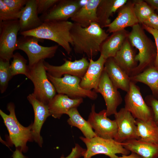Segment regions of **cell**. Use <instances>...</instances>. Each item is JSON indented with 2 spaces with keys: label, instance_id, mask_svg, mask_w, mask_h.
Listing matches in <instances>:
<instances>
[{
  "label": "cell",
  "instance_id": "26",
  "mask_svg": "<svg viewBox=\"0 0 158 158\" xmlns=\"http://www.w3.org/2000/svg\"><path fill=\"white\" fill-rule=\"evenodd\" d=\"M101 0H88L71 18L74 23L83 27L89 26L91 23H97V10Z\"/></svg>",
  "mask_w": 158,
  "mask_h": 158
},
{
  "label": "cell",
  "instance_id": "15",
  "mask_svg": "<svg viewBox=\"0 0 158 158\" xmlns=\"http://www.w3.org/2000/svg\"><path fill=\"white\" fill-rule=\"evenodd\" d=\"M82 6L80 0H59L47 12L39 18L43 22L50 20L67 21Z\"/></svg>",
  "mask_w": 158,
  "mask_h": 158
},
{
  "label": "cell",
  "instance_id": "22",
  "mask_svg": "<svg viewBox=\"0 0 158 158\" xmlns=\"http://www.w3.org/2000/svg\"><path fill=\"white\" fill-rule=\"evenodd\" d=\"M133 47L128 38H127L113 57L119 66L130 77L138 65V62L135 60L136 54Z\"/></svg>",
  "mask_w": 158,
  "mask_h": 158
},
{
  "label": "cell",
  "instance_id": "30",
  "mask_svg": "<svg viewBox=\"0 0 158 158\" xmlns=\"http://www.w3.org/2000/svg\"><path fill=\"white\" fill-rule=\"evenodd\" d=\"M13 60L10 64L11 72L13 76L21 74L29 78L30 69L27 64V61L19 52L14 54Z\"/></svg>",
  "mask_w": 158,
  "mask_h": 158
},
{
  "label": "cell",
  "instance_id": "28",
  "mask_svg": "<svg viewBox=\"0 0 158 158\" xmlns=\"http://www.w3.org/2000/svg\"><path fill=\"white\" fill-rule=\"evenodd\" d=\"M66 114L69 116L67 120L68 124L79 129L85 138H91L97 136L89 122L80 115L77 107L71 109Z\"/></svg>",
  "mask_w": 158,
  "mask_h": 158
},
{
  "label": "cell",
  "instance_id": "31",
  "mask_svg": "<svg viewBox=\"0 0 158 158\" xmlns=\"http://www.w3.org/2000/svg\"><path fill=\"white\" fill-rule=\"evenodd\" d=\"M134 9L139 23L142 24L154 12V10L145 1L133 0Z\"/></svg>",
  "mask_w": 158,
  "mask_h": 158
},
{
  "label": "cell",
  "instance_id": "32",
  "mask_svg": "<svg viewBox=\"0 0 158 158\" xmlns=\"http://www.w3.org/2000/svg\"><path fill=\"white\" fill-rule=\"evenodd\" d=\"M10 61L0 59V90L2 94L6 91L9 81L13 77Z\"/></svg>",
  "mask_w": 158,
  "mask_h": 158
},
{
  "label": "cell",
  "instance_id": "37",
  "mask_svg": "<svg viewBox=\"0 0 158 158\" xmlns=\"http://www.w3.org/2000/svg\"><path fill=\"white\" fill-rule=\"evenodd\" d=\"M142 27L144 29L152 35L155 40L157 54L153 66L158 69V31L144 24H142Z\"/></svg>",
  "mask_w": 158,
  "mask_h": 158
},
{
  "label": "cell",
  "instance_id": "12",
  "mask_svg": "<svg viewBox=\"0 0 158 158\" xmlns=\"http://www.w3.org/2000/svg\"><path fill=\"white\" fill-rule=\"evenodd\" d=\"M87 121L97 136L114 139L117 133V126L115 120H112L107 117L106 109L97 113L95 105H92Z\"/></svg>",
  "mask_w": 158,
  "mask_h": 158
},
{
  "label": "cell",
  "instance_id": "24",
  "mask_svg": "<svg viewBox=\"0 0 158 158\" xmlns=\"http://www.w3.org/2000/svg\"><path fill=\"white\" fill-rule=\"evenodd\" d=\"M129 33L125 29L112 33L101 44L100 55L106 59L114 57L128 38Z\"/></svg>",
  "mask_w": 158,
  "mask_h": 158
},
{
  "label": "cell",
  "instance_id": "29",
  "mask_svg": "<svg viewBox=\"0 0 158 158\" xmlns=\"http://www.w3.org/2000/svg\"><path fill=\"white\" fill-rule=\"evenodd\" d=\"M130 78L131 80L135 83L140 82L147 85L154 95L158 96V69L154 66Z\"/></svg>",
  "mask_w": 158,
  "mask_h": 158
},
{
  "label": "cell",
  "instance_id": "34",
  "mask_svg": "<svg viewBox=\"0 0 158 158\" xmlns=\"http://www.w3.org/2000/svg\"><path fill=\"white\" fill-rule=\"evenodd\" d=\"M38 14H44L47 12L59 0H37Z\"/></svg>",
  "mask_w": 158,
  "mask_h": 158
},
{
  "label": "cell",
  "instance_id": "38",
  "mask_svg": "<svg viewBox=\"0 0 158 158\" xmlns=\"http://www.w3.org/2000/svg\"><path fill=\"white\" fill-rule=\"evenodd\" d=\"M86 151V149L83 148L79 145L76 144L68 156L64 157L62 155L60 158H79L84 156Z\"/></svg>",
  "mask_w": 158,
  "mask_h": 158
},
{
  "label": "cell",
  "instance_id": "11",
  "mask_svg": "<svg viewBox=\"0 0 158 158\" xmlns=\"http://www.w3.org/2000/svg\"><path fill=\"white\" fill-rule=\"evenodd\" d=\"M118 89L113 84L104 68L97 89L94 90L101 94L105 101L107 116L115 115L122 102Z\"/></svg>",
  "mask_w": 158,
  "mask_h": 158
},
{
  "label": "cell",
  "instance_id": "33",
  "mask_svg": "<svg viewBox=\"0 0 158 158\" xmlns=\"http://www.w3.org/2000/svg\"><path fill=\"white\" fill-rule=\"evenodd\" d=\"M20 12L14 11L0 0V22L18 20Z\"/></svg>",
  "mask_w": 158,
  "mask_h": 158
},
{
  "label": "cell",
  "instance_id": "42",
  "mask_svg": "<svg viewBox=\"0 0 158 158\" xmlns=\"http://www.w3.org/2000/svg\"><path fill=\"white\" fill-rule=\"evenodd\" d=\"M118 158H142L141 157L138 155L133 153L131 152L130 154L128 155H122V156L121 157H118Z\"/></svg>",
  "mask_w": 158,
  "mask_h": 158
},
{
  "label": "cell",
  "instance_id": "18",
  "mask_svg": "<svg viewBox=\"0 0 158 158\" xmlns=\"http://www.w3.org/2000/svg\"><path fill=\"white\" fill-rule=\"evenodd\" d=\"M89 64L86 72L81 79L80 86L83 89L88 90H95L97 86L104 68L106 60L100 55L98 59L94 61L89 59Z\"/></svg>",
  "mask_w": 158,
  "mask_h": 158
},
{
  "label": "cell",
  "instance_id": "8",
  "mask_svg": "<svg viewBox=\"0 0 158 158\" xmlns=\"http://www.w3.org/2000/svg\"><path fill=\"white\" fill-rule=\"evenodd\" d=\"M47 77L55 87L58 94L66 95L73 99L88 97L95 100L97 97V93L94 90L83 89L80 85L81 79L75 76L65 74L63 77H53L47 72Z\"/></svg>",
  "mask_w": 158,
  "mask_h": 158
},
{
  "label": "cell",
  "instance_id": "17",
  "mask_svg": "<svg viewBox=\"0 0 158 158\" xmlns=\"http://www.w3.org/2000/svg\"><path fill=\"white\" fill-rule=\"evenodd\" d=\"M118 11L117 16L107 26V32L112 33L139 23L135 13L133 1H128Z\"/></svg>",
  "mask_w": 158,
  "mask_h": 158
},
{
  "label": "cell",
  "instance_id": "3",
  "mask_svg": "<svg viewBox=\"0 0 158 158\" xmlns=\"http://www.w3.org/2000/svg\"><path fill=\"white\" fill-rule=\"evenodd\" d=\"M128 38L133 47L138 50L135 57L138 62L130 77L137 75L152 66L156 58L157 50L153 43L145 34L144 29L139 23L132 27Z\"/></svg>",
  "mask_w": 158,
  "mask_h": 158
},
{
  "label": "cell",
  "instance_id": "21",
  "mask_svg": "<svg viewBox=\"0 0 158 158\" xmlns=\"http://www.w3.org/2000/svg\"><path fill=\"white\" fill-rule=\"evenodd\" d=\"M83 102V98L71 99L66 95L56 94L48 104L51 115L60 118L71 109L77 107Z\"/></svg>",
  "mask_w": 158,
  "mask_h": 158
},
{
  "label": "cell",
  "instance_id": "36",
  "mask_svg": "<svg viewBox=\"0 0 158 158\" xmlns=\"http://www.w3.org/2000/svg\"><path fill=\"white\" fill-rule=\"evenodd\" d=\"M145 100L147 104L151 108L153 113L154 120L158 126V99L147 96Z\"/></svg>",
  "mask_w": 158,
  "mask_h": 158
},
{
  "label": "cell",
  "instance_id": "40",
  "mask_svg": "<svg viewBox=\"0 0 158 158\" xmlns=\"http://www.w3.org/2000/svg\"><path fill=\"white\" fill-rule=\"evenodd\" d=\"M22 150L19 148H16L15 151L13 152L12 157L13 158H26L23 154Z\"/></svg>",
  "mask_w": 158,
  "mask_h": 158
},
{
  "label": "cell",
  "instance_id": "27",
  "mask_svg": "<svg viewBox=\"0 0 158 158\" xmlns=\"http://www.w3.org/2000/svg\"><path fill=\"white\" fill-rule=\"evenodd\" d=\"M137 133L141 140L158 144V126L152 119L146 121L136 119Z\"/></svg>",
  "mask_w": 158,
  "mask_h": 158
},
{
  "label": "cell",
  "instance_id": "6",
  "mask_svg": "<svg viewBox=\"0 0 158 158\" xmlns=\"http://www.w3.org/2000/svg\"><path fill=\"white\" fill-rule=\"evenodd\" d=\"M85 143L87 149L83 158H91L98 154H103L110 158H118L116 154L128 155L130 152L124 148L122 143L114 139H105L97 136L91 138L80 137Z\"/></svg>",
  "mask_w": 158,
  "mask_h": 158
},
{
  "label": "cell",
  "instance_id": "13",
  "mask_svg": "<svg viewBox=\"0 0 158 158\" xmlns=\"http://www.w3.org/2000/svg\"><path fill=\"white\" fill-rule=\"evenodd\" d=\"M63 60L64 63L59 66L51 65L44 60V66L47 72L57 78H61L65 74L77 76L81 79L83 77L89 64V62L86 57H83L74 61L65 59Z\"/></svg>",
  "mask_w": 158,
  "mask_h": 158
},
{
  "label": "cell",
  "instance_id": "9",
  "mask_svg": "<svg viewBox=\"0 0 158 158\" xmlns=\"http://www.w3.org/2000/svg\"><path fill=\"white\" fill-rule=\"evenodd\" d=\"M126 93L124 108L135 118L144 121L154 119L152 109L143 99L140 88L136 83L131 81L129 90Z\"/></svg>",
  "mask_w": 158,
  "mask_h": 158
},
{
  "label": "cell",
  "instance_id": "39",
  "mask_svg": "<svg viewBox=\"0 0 158 158\" xmlns=\"http://www.w3.org/2000/svg\"><path fill=\"white\" fill-rule=\"evenodd\" d=\"M158 31V15L154 13L142 24Z\"/></svg>",
  "mask_w": 158,
  "mask_h": 158
},
{
  "label": "cell",
  "instance_id": "16",
  "mask_svg": "<svg viewBox=\"0 0 158 158\" xmlns=\"http://www.w3.org/2000/svg\"><path fill=\"white\" fill-rule=\"evenodd\" d=\"M27 99L32 106L34 113V122L31 129L33 140L42 147L43 140L40 134L41 130L44 122L51 114L48 105L37 99L32 94L29 95Z\"/></svg>",
  "mask_w": 158,
  "mask_h": 158
},
{
  "label": "cell",
  "instance_id": "14",
  "mask_svg": "<svg viewBox=\"0 0 158 158\" xmlns=\"http://www.w3.org/2000/svg\"><path fill=\"white\" fill-rule=\"evenodd\" d=\"M118 127L117 133L114 139L122 143L133 139H139L137 133L136 119L124 107L121 108L115 114Z\"/></svg>",
  "mask_w": 158,
  "mask_h": 158
},
{
  "label": "cell",
  "instance_id": "7",
  "mask_svg": "<svg viewBox=\"0 0 158 158\" xmlns=\"http://www.w3.org/2000/svg\"><path fill=\"white\" fill-rule=\"evenodd\" d=\"M44 40L33 36H22L18 39V49L24 51L28 59V66L31 68L40 61L54 56L59 46L44 47L38 42H43Z\"/></svg>",
  "mask_w": 158,
  "mask_h": 158
},
{
  "label": "cell",
  "instance_id": "10",
  "mask_svg": "<svg viewBox=\"0 0 158 158\" xmlns=\"http://www.w3.org/2000/svg\"><path fill=\"white\" fill-rule=\"evenodd\" d=\"M18 20L0 22V59L10 61L18 49Z\"/></svg>",
  "mask_w": 158,
  "mask_h": 158
},
{
  "label": "cell",
  "instance_id": "41",
  "mask_svg": "<svg viewBox=\"0 0 158 158\" xmlns=\"http://www.w3.org/2000/svg\"><path fill=\"white\" fill-rule=\"evenodd\" d=\"M145 1L154 10H158V0H145Z\"/></svg>",
  "mask_w": 158,
  "mask_h": 158
},
{
  "label": "cell",
  "instance_id": "25",
  "mask_svg": "<svg viewBox=\"0 0 158 158\" xmlns=\"http://www.w3.org/2000/svg\"><path fill=\"white\" fill-rule=\"evenodd\" d=\"M127 0H101L97 7V23L102 28L107 27L111 23L110 18L125 4Z\"/></svg>",
  "mask_w": 158,
  "mask_h": 158
},
{
  "label": "cell",
  "instance_id": "4",
  "mask_svg": "<svg viewBox=\"0 0 158 158\" xmlns=\"http://www.w3.org/2000/svg\"><path fill=\"white\" fill-rule=\"evenodd\" d=\"M7 109L9 112V115L1 109L0 115L9 132L10 142L16 148H19L22 152H25L28 150L27 142L33 140L31 131L32 124L25 127L19 123L16 115L15 106L13 103L8 104Z\"/></svg>",
  "mask_w": 158,
  "mask_h": 158
},
{
  "label": "cell",
  "instance_id": "23",
  "mask_svg": "<svg viewBox=\"0 0 158 158\" xmlns=\"http://www.w3.org/2000/svg\"><path fill=\"white\" fill-rule=\"evenodd\" d=\"M122 145L126 149L142 158H158V144L146 142L140 138L125 141Z\"/></svg>",
  "mask_w": 158,
  "mask_h": 158
},
{
  "label": "cell",
  "instance_id": "1",
  "mask_svg": "<svg viewBox=\"0 0 158 158\" xmlns=\"http://www.w3.org/2000/svg\"><path fill=\"white\" fill-rule=\"evenodd\" d=\"M70 35L75 52L85 54L89 59H92L100 52L101 45L109 34L97 23H92L86 28L73 23Z\"/></svg>",
  "mask_w": 158,
  "mask_h": 158
},
{
  "label": "cell",
  "instance_id": "35",
  "mask_svg": "<svg viewBox=\"0 0 158 158\" xmlns=\"http://www.w3.org/2000/svg\"><path fill=\"white\" fill-rule=\"evenodd\" d=\"M4 4L14 11L20 13L28 0H2Z\"/></svg>",
  "mask_w": 158,
  "mask_h": 158
},
{
  "label": "cell",
  "instance_id": "5",
  "mask_svg": "<svg viewBox=\"0 0 158 158\" xmlns=\"http://www.w3.org/2000/svg\"><path fill=\"white\" fill-rule=\"evenodd\" d=\"M41 60L30 68L28 79L34 85L32 95L37 99L48 105L56 95V91L54 85L49 79L43 61Z\"/></svg>",
  "mask_w": 158,
  "mask_h": 158
},
{
  "label": "cell",
  "instance_id": "20",
  "mask_svg": "<svg viewBox=\"0 0 158 158\" xmlns=\"http://www.w3.org/2000/svg\"><path fill=\"white\" fill-rule=\"evenodd\" d=\"M104 69L110 80L118 89L128 92L130 89V77L117 64L113 57L107 59Z\"/></svg>",
  "mask_w": 158,
  "mask_h": 158
},
{
  "label": "cell",
  "instance_id": "2",
  "mask_svg": "<svg viewBox=\"0 0 158 158\" xmlns=\"http://www.w3.org/2000/svg\"><path fill=\"white\" fill-rule=\"evenodd\" d=\"M73 23L67 21L50 20L43 22L39 27L30 31L21 32L24 37L30 36L56 42L61 46L68 55L72 51L73 42L70 30Z\"/></svg>",
  "mask_w": 158,
  "mask_h": 158
},
{
  "label": "cell",
  "instance_id": "19",
  "mask_svg": "<svg viewBox=\"0 0 158 158\" xmlns=\"http://www.w3.org/2000/svg\"><path fill=\"white\" fill-rule=\"evenodd\" d=\"M37 0H28L22 10L18 19L20 32L28 31L37 28L43 23L38 16Z\"/></svg>",
  "mask_w": 158,
  "mask_h": 158
}]
</instances>
